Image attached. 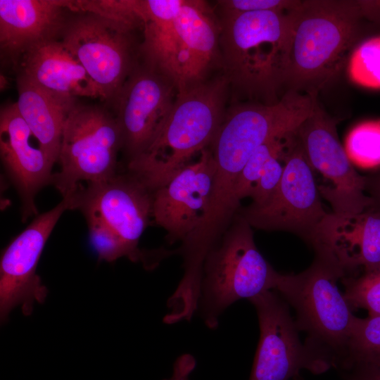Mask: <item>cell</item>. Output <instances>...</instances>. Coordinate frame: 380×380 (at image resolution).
<instances>
[{"label":"cell","instance_id":"52a82bcc","mask_svg":"<svg viewBox=\"0 0 380 380\" xmlns=\"http://www.w3.org/2000/svg\"><path fill=\"white\" fill-rule=\"evenodd\" d=\"M122 147L115 116L98 106L76 104L64 125L58 158L61 170L53 174L51 184L65 198L72 196L82 182L111 178L118 173Z\"/></svg>","mask_w":380,"mask_h":380},{"label":"cell","instance_id":"1f68e13d","mask_svg":"<svg viewBox=\"0 0 380 380\" xmlns=\"http://www.w3.org/2000/svg\"><path fill=\"white\" fill-rule=\"evenodd\" d=\"M196 362L193 355L184 353L174 362L172 373L163 380H190V375L196 367Z\"/></svg>","mask_w":380,"mask_h":380},{"label":"cell","instance_id":"ac0fdd59","mask_svg":"<svg viewBox=\"0 0 380 380\" xmlns=\"http://www.w3.org/2000/svg\"><path fill=\"white\" fill-rule=\"evenodd\" d=\"M310 245L315 253L334 258L346 276L359 268L380 267V213L371 208L353 214L327 213Z\"/></svg>","mask_w":380,"mask_h":380},{"label":"cell","instance_id":"277c9868","mask_svg":"<svg viewBox=\"0 0 380 380\" xmlns=\"http://www.w3.org/2000/svg\"><path fill=\"white\" fill-rule=\"evenodd\" d=\"M294 9V8H293ZM291 11L220 16V51L229 84L258 103L274 104L284 88Z\"/></svg>","mask_w":380,"mask_h":380},{"label":"cell","instance_id":"6da1fadb","mask_svg":"<svg viewBox=\"0 0 380 380\" xmlns=\"http://www.w3.org/2000/svg\"><path fill=\"white\" fill-rule=\"evenodd\" d=\"M317 96L287 91L276 103H243L226 113L210 144L215 172L205 228L220 231L229 224L239 209L234 187L251 155L263 144L295 132L312 113Z\"/></svg>","mask_w":380,"mask_h":380},{"label":"cell","instance_id":"8992f818","mask_svg":"<svg viewBox=\"0 0 380 380\" xmlns=\"http://www.w3.org/2000/svg\"><path fill=\"white\" fill-rule=\"evenodd\" d=\"M251 227L236 213L205 258L198 310L210 329L237 300L274 290L278 272L257 248Z\"/></svg>","mask_w":380,"mask_h":380},{"label":"cell","instance_id":"7402d4cb","mask_svg":"<svg viewBox=\"0 0 380 380\" xmlns=\"http://www.w3.org/2000/svg\"><path fill=\"white\" fill-rule=\"evenodd\" d=\"M175 23L189 53L196 82L205 80L212 66L221 62L220 20L206 1L182 0Z\"/></svg>","mask_w":380,"mask_h":380},{"label":"cell","instance_id":"4fadbf2b","mask_svg":"<svg viewBox=\"0 0 380 380\" xmlns=\"http://www.w3.org/2000/svg\"><path fill=\"white\" fill-rule=\"evenodd\" d=\"M177 89L145 65H137L112 102L129 160L144 153L164 125Z\"/></svg>","mask_w":380,"mask_h":380},{"label":"cell","instance_id":"836d02e7","mask_svg":"<svg viewBox=\"0 0 380 380\" xmlns=\"http://www.w3.org/2000/svg\"><path fill=\"white\" fill-rule=\"evenodd\" d=\"M365 191L373 201L370 208L380 213V170L365 176Z\"/></svg>","mask_w":380,"mask_h":380},{"label":"cell","instance_id":"ffe728a7","mask_svg":"<svg viewBox=\"0 0 380 380\" xmlns=\"http://www.w3.org/2000/svg\"><path fill=\"white\" fill-rule=\"evenodd\" d=\"M20 59V73L56 96L70 99L77 96L101 99L95 83L61 41L39 44Z\"/></svg>","mask_w":380,"mask_h":380},{"label":"cell","instance_id":"e575fe53","mask_svg":"<svg viewBox=\"0 0 380 380\" xmlns=\"http://www.w3.org/2000/svg\"><path fill=\"white\" fill-rule=\"evenodd\" d=\"M362 17L380 25V0H357Z\"/></svg>","mask_w":380,"mask_h":380},{"label":"cell","instance_id":"30bf717a","mask_svg":"<svg viewBox=\"0 0 380 380\" xmlns=\"http://www.w3.org/2000/svg\"><path fill=\"white\" fill-rule=\"evenodd\" d=\"M295 135L313 172L320 173L326 181L317 185L318 189L333 213H360L372 206L365 191V176L354 167L338 139L336 120L321 108L317 99L312 113Z\"/></svg>","mask_w":380,"mask_h":380},{"label":"cell","instance_id":"e0dca14e","mask_svg":"<svg viewBox=\"0 0 380 380\" xmlns=\"http://www.w3.org/2000/svg\"><path fill=\"white\" fill-rule=\"evenodd\" d=\"M32 137L15 103L4 105L0 111L1 158L20 195L23 221L37 213L35 196L42 188L51 183L53 174L54 163L39 146L32 145Z\"/></svg>","mask_w":380,"mask_h":380},{"label":"cell","instance_id":"f1b7e54d","mask_svg":"<svg viewBox=\"0 0 380 380\" xmlns=\"http://www.w3.org/2000/svg\"><path fill=\"white\" fill-rule=\"evenodd\" d=\"M285 137L275 138L263 144L247 161L234 187V201L239 208L241 200L249 196L268 160L281 148Z\"/></svg>","mask_w":380,"mask_h":380},{"label":"cell","instance_id":"d4e9b609","mask_svg":"<svg viewBox=\"0 0 380 380\" xmlns=\"http://www.w3.org/2000/svg\"><path fill=\"white\" fill-rule=\"evenodd\" d=\"M347 72L355 84L369 89H380V35L366 39L352 50Z\"/></svg>","mask_w":380,"mask_h":380},{"label":"cell","instance_id":"d6986e66","mask_svg":"<svg viewBox=\"0 0 380 380\" xmlns=\"http://www.w3.org/2000/svg\"><path fill=\"white\" fill-rule=\"evenodd\" d=\"M63 1L0 0L1 53L13 61L61 36L68 18Z\"/></svg>","mask_w":380,"mask_h":380},{"label":"cell","instance_id":"9a60e30c","mask_svg":"<svg viewBox=\"0 0 380 380\" xmlns=\"http://www.w3.org/2000/svg\"><path fill=\"white\" fill-rule=\"evenodd\" d=\"M215 172L212 151L205 148L167 183L152 192V217L170 243L184 241L203 222L210 205Z\"/></svg>","mask_w":380,"mask_h":380},{"label":"cell","instance_id":"603a6c76","mask_svg":"<svg viewBox=\"0 0 380 380\" xmlns=\"http://www.w3.org/2000/svg\"><path fill=\"white\" fill-rule=\"evenodd\" d=\"M356 365L380 367V316L355 319L339 369L345 372Z\"/></svg>","mask_w":380,"mask_h":380},{"label":"cell","instance_id":"8fae6325","mask_svg":"<svg viewBox=\"0 0 380 380\" xmlns=\"http://www.w3.org/2000/svg\"><path fill=\"white\" fill-rule=\"evenodd\" d=\"M72 210L69 198L37 216L4 250L0 261V319L5 322L13 309L20 306L24 315L32 314L35 302L43 303L48 290L37 274L43 249L57 222Z\"/></svg>","mask_w":380,"mask_h":380},{"label":"cell","instance_id":"2e32d148","mask_svg":"<svg viewBox=\"0 0 380 380\" xmlns=\"http://www.w3.org/2000/svg\"><path fill=\"white\" fill-rule=\"evenodd\" d=\"M182 0H138L144 65L175 84L177 91L196 84L189 53L175 23Z\"/></svg>","mask_w":380,"mask_h":380},{"label":"cell","instance_id":"7a4b0ae2","mask_svg":"<svg viewBox=\"0 0 380 380\" xmlns=\"http://www.w3.org/2000/svg\"><path fill=\"white\" fill-rule=\"evenodd\" d=\"M291 16L284 88L315 96L341 71L363 18L357 0L301 1Z\"/></svg>","mask_w":380,"mask_h":380},{"label":"cell","instance_id":"3957f363","mask_svg":"<svg viewBox=\"0 0 380 380\" xmlns=\"http://www.w3.org/2000/svg\"><path fill=\"white\" fill-rule=\"evenodd\" d=\"M315 253L304 271L278 272L274 290L294 308L296 327L306 333L304 346L314 374H319L340 368L357 317L337 286L345 271L334 258Z\"/></svg>","mask_w":380,"mask_h":380},{"label":"cell","instance_id":"ba28073f","mask_svg":"<svg viewBox=\"0 0 380 380\" xmlns=\"http://www.w3.org/2000/svg\"><path fill=\"white\" fill-rule=\"evenodd\" d=\"M129 27L98 14L69 16L61 42L98 87L101 99L113 102L136 66Z\"/></svg>","mask_w":380,"mask_h":380},{"label":"cell","instance_id":"7c38bea8","mask_svg":"<svg viewBox=\"0 0 380 380\" xmlns=\"http://www.w3.org/2000/svg\"><path fill=\"white\" fill-rule=\"evenodd\" d=\"M70 198L72 210L101 218L153 267L165 255V252L148 253L138 248L140 237L152 217L153 196L152 192L130 172L117 173L107 180L82 185Z\"/></svg>","mask_w":380,"mask_h":380},{"label":"cell","instance_id":"9c48e42d","mask_svg":"<svg viewBox=\"0 0 380 380\" xmlns=\"http://www.w3.org/2000/svg\"><path fill=\"white\" fill-rule=\"evenodd\" d=\"M284 172L280 184L269 201L258 207L248 205L237 213L251 227L293 233L310 244L327 214L322 205L314 172L295 132L284 140Z\"/></svg>","mask_w":380,"mask_h":380},{"label":"cell","instance_id":"484cf974","mask_svg":"<svg viewBox=\"0 0 380 380\" xmlns=\"http://www.w3.org/2000/svg\"><path fill=\"white\" fill-rule=\"evenodd\" d=\"M341 280L345 287L343 295L352 310L365 309L369 317L380 316V267Z\"/></svg>","mask_w":380,"mask_h":380},{"label":"cell","instance_id":"d590c367","mask_svg":"<svg viewBox=\"0 0 380 380\" xmlns=\"http://www.w3.org/2000/svg\"><path fill=\"white\" fill-rule=\"evenodd\" d=\"M4 77L3 75H1V88L4 89L5 87V83H6V81L4 80Z\"/></svg>","mask_w":380,"mask_h":380},{"label":"cell","instance_id":"4dcf8cb0","mask_svg":"<svg viewBox=\"0 0 380 380\" xmlns=\"http://www.w3.org/2000/svg\"><path fill=\"white\" fill-rule=\"evenodd\" d=\"M300 0H220L217 1L220 16L248 12L287 11L299 6Z\"/></svg>","mask_w":380,"mask_h":380},{"label":"cell","instance_id":"4316f807","mask_svg":"<svg viewBox=\"0 0 380 380\" xmlns=\"http://www.w3.org/2000/svg\"><path fill=\"white\" fill-rule=\"evenodd\" d=\"M345 149L357 165H380V120L362 122L353 127L346 138Z\"/></svg>","mask_w":380,"mask_h":380},{"label":"cell","instance_id":"5b68a950","mask_svg":"<svg viewBox=\"0 0 380 380\" xmlns=\"http://www.w3.org/2000/svg\"><path fill=\"white\" fill-rule=\"evenodd\" d=\"M229 85L222 75L178 91L164 125L146 151L129 160L128 172L153 192L189 164L215 137Z\"/></svg>","mask_w":380,"mask_h":380},{"label":"cell","instance_id":"cb8c5ba5","mask_svg":"<svg viewBox=\"0 0 380 380\" xmlns=\"http://www.w3.org/2000/svg\"><path fill=\"white\" fill-rule=\"evenodd\" d=\"M84 215L89 228L91 244L99 260L111 262L120 258L127 257L133 262H142L146 267H153L147 258L134 252L101 218L91 213Z\"/></svg>","mask_w":380,"mask_h":380},{"label":"cell","instance_id":"5bb4252c","mask_svg":"<svg viewBox=\"0 0 380 380\" xmlns=\"http://www.w3.org/2000/svg\"><path fill=\"white\" fill-rule=\"evenodd\" d=\"M259 322L260 340L249 380H290L301 369L314 374L288 303L270 290L250 300Z\"/></svg>","mask_w":380,"mask_h":380},{"label":"cell","instance_id":"44dd1931","mask_svg":"<svg viewBox=\"0 0 380 380\" xmlns=\"http://www.w3.org/2000/svg\"><path fill=\"white\" fill-rule=\"evenodd\" d=\"M18 113L39 146L55 163L58 161L62 134L75 99L56 96L20 72L17 79Z\"/></svg>","mask_w":380,"mask_h":380},{"label":"cell","instance_id":"83f0119b","mask_svg":"<svg viewBox=\"0 0 380 380\" xmlns=\"http://www.w3.org/2000/svg\"><path fill=\"white\" fill-rule=\"evenodd\" d=\"M70 10L90 12L124 24L132 30L142 25L137 0L66 1Z\"/></svg>","mask_w":380,"mask_h":380},{"label":"cell","instance_id":"f546056e","mask_svg":"<svg viewBox=\"0 0 380 380\" xmlns=\"http://www.w3.org/2000/svg\"><path fill=\"white\" fill-rule=\"evenodd\" d=\"M282 148L283 146L268 160L260 178L252 188L248 196L253 199L250 205L258 207L264 205L277 191L284 172Z\"/></svg>","mask_w":380,"mask_h":380},{"label":"cell","instance_id":"d6a6232c","mask_svg":"<svg viewBox=\"0 0 380 380\" xmlns=\"http://www.w3.org/2000/svg\"><path fill=\"white\" fill-rule=\"evenodd\" d=\"M343 372L344 380H380V367L356 365Z\"/></svg>","mask_w":380,"mask_h":380}]
</instances>
